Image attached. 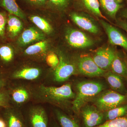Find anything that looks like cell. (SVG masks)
I'll return each mask as SVG.
<instances>
[{"label": "cell", "mask_w": 127, "mask_h": 127, "mask_svg": "<svg viewBox=\"0 0 127 127\" xmlns=\"http://www.w3.org/2000/svg\"><path fill=\"white\" fill-rule=\"evenodd\" d=\"M32 88L33 102L51 104L66 113L72 114V103L76 94L71 83L66 82L58 87L43 83H32Z\"/></svg>", "instance_id": "1"}, {"label": "cell", "mask_w": 127, "mask_h": 127, "mask_svg": "<svg viewBox=\"0 0 127 127\" xmlns=\"http://www.w3.org/2000/svg\"><path fill=\"white\" fill-rule=\"evenodd\" d=\"M106 89V85L101 81L86 80L78 82L75 85L76 96L72 103V112L78 117L83 106Z\"/></svg>", "instance_id": "2"}, {"label": "cell", "mask_w": 127, "mask_h": 127, "mask_svg": "<svg viewBox=\"0 0 127 127\" xmlns=\"http://www.w3.org/2000/svg\"><path fill=\"white\" fill-rule=\"evenodd\" d=\"M58 56L59 64L56 68L48 72L44 81L46 83L44 84H61L68 81L73 75L78 74L76 59H73L62 54Z\"/></svg>", "instance_id": "3"}, {"label": "cell", "mask_w": 127, "mask_h": 127, "mask_svg": "<svg viewBox=\"0 0 127 127\" xmlns=\"http://www.w3.org/2000/svg\"><path fill=\"white\" fill-rule=\"evenodd\" d=\"M6 88L11 106L21 109L26 104L32 102V83L25 81L10 80Z\"/></svg>", "instance_id": "4"}, {"label": "cell", "mask_w": 127, "mask_h": 127, "mask_svg": "<svg viewBox=\"0 0 127 127\" xmlns=\"http://www.w3.org/2000/svg\"><path fill=\"white\" fill-rule=\"evenodd\" d=\"M7 74L9 80L25 81L36 84L43 83L47 77L48 73L45 72L40 67L24 65L7 73Z\"/></svg>", "instance_id": "5"}, {"label": "cell", "mask_w": 127, "mask_h": 127, "mask_svg": "<svg viewBox=\"0 0 127 127\" xmlns=\"http://www.w3.org/2000/svg\"><path fill=\"white\" fill-rule=\"evenodd\" d=\"M91 102L99 111L103 112L127 103V95L106 89L95 97Z\"/></svg>", "instance_id": "6"}, {"label": "cell", "mask_w": 127, "mask_h": 127, "mask_svg": "<svg viewBox=\"0 0 127 127\" xmlns=\"http://www.w3.org/2000/svg\"><path fill=\"white\" fill-rule=\"evenodd\" d=\"M22 112L26 127H49L47 112L41 105L36 103Z\"/></svg>", "instance_id": "7"}, {"label": "cell", "mask_w": 127, "mask_h": 127, "mask_svg": "<svg viewBox=\"0 0 127 127\" xmlns=\"http://www.w3.org/2000/svg\"><path fill=\"white\" fill-rule=\"evenodd\" d=\"M79 116L83 127H95L105 122L103 113L93 104H86L81 108Z\"/></svg>", "instance_id": "8"}, {"label": "cell", "mask_w": 127, "mask_h": 127, "mask_svg": "<svg viewBox=\"0 0 127 127\" xmlns=\"http://www.w3.org/2000/svg\"><path fill=\"white\" fill-rule=\"evenodd\" d=\"M69 15L72 21L82 30L95 35L100 33L98 25L94 17L89 14L73 10L69 12Z\"/></svg>", "instance_id": "9"}, {"label": "cell", "mask_w": 127, "mask_h": 127, "mask_svg": "<svg viewBox=\"0 0 127 127\" xmlns=\"http://www.w3.org/2000/svg\"><path fill=\"white\" fill-rule=\"evenodd\" d=\"M65 39L68 45L75 49H87L94 44V41L89 36L80 30L74 28L67 31Z\"/></svg>", "instance_id": "10"}, {"label": "cell", "mask_w": 127, "mask_h": 127, "mask_svg": "<svg viewBox=\"0 0 127 127\" xmlns=\"http://www.w3.org/2000/svg\"><path fill=\"white\" fill-rule=\"evenodd\" d=\"M78 73L94 77H103L106 71L103 70L96 65L92 57L83 56L76 59Z\"/></svg>", "instance_id": "11"}, {"label": "cell", "mask_w": 127, "mask_h": 127, "mask_svg": "<svg viewBox=\"0 0 127 127\" xmlns=\"http://www.w3.org/2000/svg\"><path fill=\"white\" fill-rule=\"evenodd\" d=\"M99 21L106 33L110 44L119 46L127 53V34L118 27L111 25L103 19H100Z\"/></svg>", "instance_id": "12"}, {"label": "cell", "mask_w": 127, "mask_h": 127, "mask_svg": "<svg viewBox=\"0 0 127 127\" xmlns=\"http://www.w3.org/2000/svg\"><path fill=\"white\" fill-rule=\"evenodd\" d=\"M73 7L75 11L86 12L94 18L107 20L102 14L98 0H73Z\"/></svg>", "instance_id": "13"}, {"label": "cell", "mask_w": 127, "mask_h": 127, "mask_svg": "<svg viewBox=\"0 0 127 127\" xmlns=\"http://www.w3.org/2000/svg\"><path fill=\"white\" fill-rule=\"evenodd\" d=\"M117 51L115 48L111 47H101L95 51L92 58L100 68L105 71H109Z\"/></svg>", "instance_id": "14"}, {"label": "cell", "mask_w": 127, "mask_h": 127, "mask_svg": "<svg viewBox=\"0 0 127 127\" xmlns=\"http://www.w3.org/2000/svg\"><path fill=\"white\" fill-rule=\"evenodd\" d=\"M0 112L7 127H26L21 109L11 106L2 108Z\"/></svg>", "instance_id": "15"}, {"label": "cell", "mask_w": 127, "mask_h": 127, "mask_svg": "<svg viewBox=\"0 0 127 127\" xmlns=\"http://www.w3.org/2000/svg\"><path fill=\"white\" fill-rule=\"evenodd\" d=\"M101 12L115 21L119 12L126 7L125 0H98Z\"/></svg>", "instance_id": "16"}, {"label": "cell", "mask_w": 127, "mask_h": 127, "mask_svg": "<svg viewBox=\"0 0 127 127\" xmlns=\"http://www.w3.org/2000/svg\"><path fill=\"white\" fill-rule=\"evenodd\" d=\"M109 71L119 75L127 81V63L124 53L117 51Z\"/></svg>", "instance_id": "17"}, {"label": "cell", "mask_w": 127, "mask_h": 127, "mask_svg": "<svg viewBox=\"0 0 127 127\" xmlns=\"http://www.w3.org/2000/svg\"><path fill=\"white\" fill-rule=\"evenodd\" d=\"M55 120L61 127H81L77 116L66 113L58 108H54Z\"/></svg>", "instance_id": "18"}, {"label": "cell", "mask_w": 127, "mask_h": 127, "mask_svg": "<svg viewBox=\"0 0 127 127\" xmlns=\"http://www.w3.org/2000/svg\"><path fill=\"white\" fill-rule=\"evenodd\" d=\"M103 77L112 90L123 95H127V89L122 77L110 71H106Z\"/></svg>", "instance_id": "19"}, {"label": "cell", "mask_w": 127, "mask_h": 127, "mask_svg": "<svg viewBox=\"0 0 127 127\" xmlns=\"http://www.w3.org/2000/svg\"><path fill=\"white\" fill-rule=\"evenodd\" d=\"M6 32L8 36L14 38L17 36L23 29V23L16 16L9 14L7 15Z\"/></svg>", "instance_id": "20"}, {"label": "cell", "mask_w": 127, "mask_h": 127, "mask_svg": "<svg viewBox=\"0 0 127 127\" xmlns=\"http://www.w3.org/2000/svg\"><path fill=\"white\" fill-rule=\"evenodd\" d=\"M44 35L41 32L33 28L25 30L18 39V43L21 45H26L36 41H41Z\"/></svg>", "instance_id": "21"}, {"label": "cell", "mask_w": 127, "mask_h": 127, "mask_svg": "<svg viewBox=\"0 0 127 127\" xmlns=\"http://www.w3.org/2000/svg\"><path fill=\"white\" fill-rule=\"evenodd\" d=\"M73 0H48L46 7L53 11L63 13L73 7Z\"/></svg>", "instance_id": "22"}, {"label": "cell", "mask_w": 127, "mask_h": 127, "mask_svg": "<svg viewBox=\"0 0 127 127\" xmlns=\"http://www.w3.org/2000/svg\"><path fill=\"white\" fill-rule=\"evenodd\" d=\"M0 6L4 8L9 14L25 19L24 12L19 6L16 0H0Z\"/></svg>", "instance_id": "23"}, {"label": "cell", "mask_w": 127, "mask_h": 127, "mask_svg": "<svg viewBox=\"0 0 127 127\" xmlns=\"http://www.w3.org/2000/svg\"><path fill=\"white\" fill-rule=\"evenodd\" d=\"M15 52L11 46L8 45L0 46V65L7 66L13 62L15 58Z\"/></svg>", "instance_id": "24"}, {"label": "cell", "mask_w": 127, "mask_h": 127, "mask_svg": "<svg viewBox=\"0 0 127 127\" xmlns=\"http://www.w3.org/2000/svg\"><path fill=\"white\" fill-rule=\"evenodd\" d=\"M47 46L46 41H40L27 48L24 51V55L28 57H40L45 52Z\"/></svg>", "instance_id": "25"}, {"label": "cell", "mask_w": 127, "mask_h": 127, "mask_svg": "<svg viewBox=\"0 0 127 127\" xmlns=\"http://www.w3.org/2000/svg\"><path fill=\"white\" fill-rule=\"evenodd\" d=\"M105 121L127 116V103L103 112Z\"/></svg>", "instance_id": "26"}, {"label": "cell", "mask_w": 127, "mask_h": 127, "mask_svg": "<svg viewBox=\"0 0 127 127\" xmlns=\"http://www.w3.org/2000/svg\"><path fill=\"white\" fill-rule=\"evenodd\" d=\"M30 19L32 23L45 33L49 34L52 32L53 28L51 25L44 18L40 16L32 15L30 16Z\"/></svg>", "instance_id": "27"}, {"label": "cell", "mask_w": 127, "mask_h": 127, "mask_svg": "<svg viewBox=\"0 0 127 127\" xmlns=\"http://www.w3.org/2000/svg\"><path fill=\"white\" fill-rule=\"evenodd\" d=\"M95 127H127V116L105 121Z\"/></svg>", "instance_id": "28"}, {"label": "cell", "mask_w": 127, "mask_h": 127, "mask_svg": "<svg viewBox=\"0 0 127 127\" xmlns=\"http://www.w3.org/2000/svg\"><path fill=\"white\" fill-rule=\"evenodd\" d=\"M46 63L51 68V70H53L57 67L59 63L58 56L55 53L51 52H48L45 58Z\"/></svg>", "instance_id": "29"}, {"label": "cell", "mask_w": 127, "mask_h": 127, "mask_svg": "<svg viewBox=\"0 0 127 127\" xmlns=\"http://www.w3.org/2000/svg\"><path fill=\"white\" fill-rule=\"evenodd\" d=\"M11 106L9 92L6 87L0 90V108H6Z\"/></svg>", "instance_id": "30"}, {"label": "cell", "mask_w": 127, "mask_h": 127, "mask_svg": "<svg viewBox=\"0 0 127 127\" xmlns=\"http://www.w3.org/2000/svg\"><path fill=\"white\" fill-rule=\"evenodd\" d=\"M7 15L5 11H0V38L4 37Z\"/></svg>", "instance_id": "31"}, {"label": "cell", "mask_w": 127, "mask_h": 127, "mask_svg": "<svg viewBox=\"0 0 127 127\" xmlns=\"http://www.w3.org/2000/svg\"><path fill=\"white\" fill-rule=\"evenodd\" d=\"M31 7L40 8L45 7L48 0H23Z\"/></svg>", "instance_id": "32"}, {"label": "cell", "mask_w": 127, "mask_h": 127, "mask_svg": "<svg viewBox=\"0 0 127 127\" xmlns=\"http://www.w3.org/2000/svg\"><path fill=\"white\" fill-rule=\"evenodd\" d=\"M9 81L7 73L0 70V90L6 87Z\"/></svg>", "instance_id": "33"}, {"label": "cell", "mask_w": 127, "mask_h": 127, "mask_svg": "<svg viewBox=\"0 0 127 127\" xmlns=\"http://www.w3.org/2000/svg\"><path fill=\"white\" fill-rule=\"evenodd\" d=\"M115 21V25L117 27L122 29L127 33V19L117 17Z\"/></svg>", "instance_id": "34"}, {"label": "cell", "mask_w": 127, "mask_h": 127, "mask_svg": "<svg viewBox=\"0 0 127 127\" xmlns=\"http://www.w3.org/2000/svg\"><path fill=\"white\" fill-rule=\"evenodd\" d=\"M118 15H119V17L127 19V6L120 10L118 14Z\"/></svg>", "instance_id": "35"}, {"label": "cell", "mask_w": 127, "mask_h": 127, "mask_svg": "<svg viewBox=\"0 0 127 127\" xmlns=\"http://www.w3.org/2000/svg\"><path fill=\"white\" fill-rule=\"evenodd\" d=\"M49 127H61L55 119L52 120L49 123Z\"/></svg>", "instance_id": "36"}, {"label": "cell", "mask_w": 127, "mask_h": 127, "mask_svg": "<svg viewBox=\"0 0 127 127\" xmlns=\"http://www.w3.org/2000/svg\"><path fill=\"white\" fill-rule=\"evenodd\" d=\"M0 127H7L6 124L0 112Z\"/></svg>", "instance_id": "37"}, {"label": "cell", "mask_w": 127, "mask_h": 127, "mask_svg": "<svg viewBox=\"0 0 127 127\" xmlns=\"http://www.w3.org/2000/svg\"><path fill=\"white\" fill-rule=\"evenodd\" d=\"M125 58H126V61H127V54H126V53H125Z\"/></svg>", "instance_id": "38"}, {"label": "cell", "mask_w": 127, "mask_h": 127, "mask_svg": "<svg viewBox=\"0 0 127 127\" xmlns=\"http://www.w3.org/2000/svg\"><path fill=\"white\" fill-rule=\"evenodd\" d=\"M125 1L126 3H127V0H125Z\"/></svg>", "instance_id": "39"}]
</instances>
